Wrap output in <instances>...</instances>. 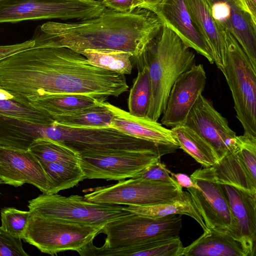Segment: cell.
<instances>
[{"instance_id":"cell-22","label":"cell","mask_w":256,"mask_h":256,"mask_svg":"<svg viewBox=\"0 0 256 256\" xmlns=\"http://www.w3.org/2000/svg\"><path fill=\"white\" fill-rule=\"evenodd\" d=\"M216 182L256 194V181L234 150L227 152L212 166Z\"/></svg>"},{"instance_id":"cell-9","label":"cell","mask_w":256,"mask_h":256,"mask_svg":"<svg viewBox=\"0 0 256 256\" xmlns=\"http://www.w3.org/2000/svg\"><path fill=\"white\" fill-rule=\"evenodd\" d=\"M186 194V191L178 184L132 178L112 185L95 188L84 198L95 203L149 206L171 204L183 198Z\"/></svg>"},{"instance_id":"cell-38","label":"cell","mask_w":256,"mask_h":256,"mask_svg":"<svg viewBox=\"0 0 256 256\" xmlns=\"http://www.w3.org/2000/svg\"><path fill=\"white\" fill-rule=\"evenodd\" d=\"M170 174L174 178L178 184L182 188L184 187L187 189L196 187V184L192 182L191 178L186 174H174L172 172Z\"/></svg>"},{"instance_id":"cell-30","label":"cell","mask_w":256,"mask_h":256,"mask_svg":"<svg viewBox=\"0 0 256 256\" xmlns=\"http://www.w3.org/2000/svg\"><path fill=\"white\" fill-rule=\"evenodd\" d=\"M92 65L123 74L132 71L131 54L114 50H86L80 53Z\"/></svg>"},{"instance_id":"cell-15","label":"cell","mask_w":256,"mask_h":256,"mask_svg":"<svg viewBox=\"0 0 256 256\" xmlns=\"http://www.w3.org/2000/svg\"><path fill=\"white\" fill-rule=\"evenodd\" d=\"M0 178L3 183L18 187L32 184L48 194L51 182L38 160L28 150L0 145Z\"/></svg>"},{"instance_id":"cell-32","label":"cell","mask_w":256,"mask_h":256,"mask_svg":"<svg viewBox=\"0 0 256 256\" xmlns=\"http://www.w3.org/2000/svg\"><path fill=\"white\" fill-rule=\"evenodd\" d=\"M30 211L5 208L0 211L1 227L14 237L23 239L28 225Z\"/></svg>"},{"instance_id":"cell-29","label":"cell","mask_w":256,"mask_h":256,"mask_svg":"<svg viewBox=\"0 0 256 256\" xmlns=\"http://www.w3.org/2000/svg\"><path fill=\"white\" fill-rule=\"evenodd\" d=\"M39 161L51 182V187L47 194H56L60 190L72 188L86 179L78 164Z\"/></svg>"},{"instance_id":"cell-8","label":"cell","mask_w":256,"mask_h":256,"mask_svg":"<svg viewBox=\"0 0 256 256\" xmlns=\"http://www.w3.org/2000/svg\"><path fill=\"white\" fill-rule=\"evenodd\" d=\"M180 214L150 218L132 214L108 222L100 231L106 236L103 248L138 245L179 236Z\"/></svg>"},{"instance_id":"cell-3","label":"cell","mask_w":256,"mask_h":256,"mask_svg":"<svg viewBox=\"0 0 256 256\" xmlns=\"http://www.w3.org/2000/svg\"><path fill=\"white\" fill-rule=\"evenodd\" d=\"M165 23L138 57L148 67L152 96L147 118L158 121L177 78L194 64L195 54Z\"/></svg>"},{"instance_id":"cell-1","label":"cell","mask_w":256,"mask_h":256,"mask_svg":"<svg viewBox=\"0 0 256 256\" xmlns=\"http://www.w3.org/2000/svg\"><path fill=\"white\" fill-rule=\"evenodd\" d=\"M0 86L28 98L75 94L99 102L128 88L124 74L94 66L64 47H32L0 60Z\"/></svg>"},{"instance_id":"cell-27","label":"cell","mask_w":256,"mask_h":256,"mask_svg":"<svg viewBox=\"0 0 256 256\" xmlns=\"http://www.w3.org/2000/svg\"><path fill=\"white\" fill-rule=\"evenodd\" d=\"M60 125L75 128H100L110 126L112 114L104 104H96L67 114L52 116Z\"/></svg>"},{"instance_id":"cell-28","label":"cell","mask_w":256,"mask_h":256,"mask_svg":"<svg viewBox=\"0 0 256 256\" xmlns=\"http://www.w3.org/2000/svg\"><path fill=\"white\" fill-rule=\"evenodd\" d=\"M134 60L136 62L138 73L128 95V112L134 116L147 118L152 96L149 72L146 66L138 58Z\"/></svg>"},{"instance_id":"cell-26","label":"cell","mask_w":256,"mask_h":256,"mask_svg":"<svg viewBox=\"0 0 256 256\" xmlns=\"http://www.w3.org/2000/svg\"><path fill=\"white\" fill-rule=\"evenodd\" d=\"M124 210L132 214L150 218H160L174 214H185L196 220L204 232L208 230L187 190L183 198L171 204L149 206L128 205Z\"/></svg>"},{"instance_id":"cell-34","label":"cell","mask_w":256,"mask_h":256,"mask_svg":"<svg viewBox=\"0 0 256 256\" xmlns=\"http://www.w3.org/2000/svg\"><path fill=\"white\" fill-rule=\"evenodd\" d=\"M166 166L160 159L152 162L133 178L160 182L166 183L178 184Z\"/></svg>"},{"instance_id":"cell-33","label":"cell","mask_w":256,"mask_h":256,"mask_svg":"<svg viewBox=\"0 0 256 256\" xmlns=\"http://www.w3.org/2000/svg\"><path fill=\"white\" fill-rule=\"evenodd\" d=\"M234 151L256 181V136L244 133L236 136Z\"/></svg>"},{"instance_id":"cell-10","label":"cell","mask_w":256,"mask_h":256,"mask_svg":"<svg viewBox=\"0 0 256 256\" xmlns=\"http://www.w3.org/2000/svg\"><path fill=\"white\" fill-rule=\"evenodd\" d=\"M196 170L190 176L196 188H187L208 229L230 234L232 218L226 197L212 166Z\"/></svg>"},{"instance_id":"cell-2","label":"cell","mask_w":256,"mask_h":256,"mask_svg":"<svg viewBox=\"0 0 256 256\" xmlns=\"http://www.w3.org/2000/svg\"><path fill=\"white\" fill-rule=\"evenodd\" d=\"M162 22L150 10L118 11L106 8L98 16L73 22H48L38 26L34 48L64 47L80 54L86 50H114L139 57L161 30Z\"/></svg>"},{"instance_id":"cell-40","label":"cell","mask_w":256,"mask_h":256,"mask_svg":"<svg viewBox=\"0 0 256 256\" xmlns=\"http://www.w3.org/2000/svg\"><path fill=\"white\" fill-rule=\"evenodd\" d=\"M2 183H3L2 180L0 178V184H2Z\"/></svg>"},{"instance_id":"cell-24","label":"cell","mask_w":256,"mask_h":256,"mask_svg":"<svg viewBox=\"0 0 256 256\" xmlns=\"http://www.w3.org/2000/svg\"><path fill=\"white\" fill-rule=\"evenodd\" d=\"M28 100L32 106L52 116L70 114L92 106L97 102L90 96L75 94H46Z\"/></svg>"},{"instance_id":"cell-16","label":"cell","mask_w":256,"mask_h":256,"mask_svg":"<svg viewBox=\"0 0 256 256\" xmlns=\"http://www.w3.org/2000/svg\"><path fill=\"white\" fill-rule=\"evenodd\" d=\"M232 218L230 235L242 244L246 256H254L256 240V194L228 184H221Z\"/></svg>"},{"instance_id":"cell-25","label":"cell","mask_w":256,"mask_h":256,"mask_svg":"<svg viewBox=\"0 0 256 256\" xmlns=\"http://www.w3.org/2000/svg\"><path fill=\"white\" fill-rule=\"evenodd\" d=\"M179 148L193 158L203 167H210L217 162L212 146L196 132L186 125L170 129Z\"/></svg>"},{"instance_id":"cell-17","label":"cell","mask_w":256,"mask_h":256,"mask_svg":"<svg viewBox=\"0 0 256 256\" xmlns=\"http://www.w3.org/2000/svg\"><path fill=\"white\" fill-rule=\"evenodd\" d=\"M190 48L214 63L212 54L198 34L188 10L185 0H162L152 10Z\"/></svg>"},{"instance_id":"cell-12","label":"cell","mask_w":256,"mask_h":256,"mask_svg":"<svg viewBox=\"0 0 256 256\" xmlns=\"http://www.w3.org/2000/svg\"><path fill=\"white\" fill-rule=\"evenodd\" d=\"M186 125L200 134L212 146L218 161L236 148V134L227 120L212 102L200 95L187 116Z\"/></svg>"},{"instance_id":"cell-6","label":"cell","mask_w":256,"mask_h":256,"mask_svg":"<svg viewBox=\"0 0 256 256\" xmlns=\"http://www.w3.org/2000/svg\"><path fill=\"white\" fill-rule=\"evenodd\" d=\"M126 206L95 203L84 196H64L42 193L28 201L29 211L49 218L104 226L110 222L132 214Z\"/></svg>"},{"instance_id":"cell-7","label":"cell","mask_w":256,"mask_h":256,"mask_svg":"<svg viewBox=\"0 0 256 256\" xmlns=\"http://www.w3.org/2000/svg\"><path fill=\"white\" fill-rule=\"evenodd\" d=\"M106 8L100 0H0V23L86 20L98 16Z\"/></svg>"},{"instance_id":"cell-18","label":"cell","mask_w":256,"mask_h":256,"mask_svg":"<svg viewBox=\"0 0 256 256\" xmlns=\"http://www.w3.org/2000/svg\"><path fill=\"white\" fill-rule=\"evenodd\" d=\"M103 104L112 114L110 127L133 137L179 148L171 130L161 123L148 118L134 116L128 112L106 102Z\"/></svg>"},{"instance_id":"cell-39","label":"cell","mask_w":256,"mask_h":256,"mask_svg":"<svg viewBox=\"0 0 256 256\" xmlns=\"http://www.w3.org/2000/svg\"><path fill=\"white\" fill-rule=\"evenodd\" d=\"M162 0H134L133 9L136 8H146L152 10Z\"/></svg>"},{"instance_id":"cell-31","label":"cell","mask_w":256,"mask_h":256,"mask_svg":"<svg viewBox=\"0 0 256 256\" xmlns=\"http://www.w3.org/2000/svg\"><path fill=\"white\" fill-rule=\"evenodd\" d=\"M28 150L39 160L78 164L80 156L65 146L48 138L34 141Z\"/></svg>"},{"instance_id":"cell-36","label":"cell","mask_w":256,"mask_h":256,"mask_svg":"<svg viewBox=\"0 0 256 256\" xmlns=\"http://www.w3.org/2000/svg\"><path fill=\"white\" fill-rule=\"evenodd\" d=\"M34 44V41L30 40L22 43L0 46V60L19 52L32 48Z\"/></svg>"},{"instance_id":"cell-13","label":"cell","mask_w":256,"mask_h":256,"mask_svg":"<svg viewBox=\"0 0 256 256\" xmlns=\"http://www.w3.org/2000/svg\"><path fill=\"white\" fill-rule=\"evenodd\" d=\"M216 24L230 32L256 68V18L244 0H206Z\"/></svg>"},{"instance_id":"cell-23","label":"cell","mask_w":256,"mask_h":256,"mask_svg":"<svg viewBox=\"0 0 256 256\" xmlns=\"http://www.w3.org/2000/svg\"><path fill=\"white\" fill-rule=\"evenodd\" d=\"M0 116L50 124L54 122L48 112L32 106L26 98L0 86Z\"/></svg>"},{"instance_id":"cell-37","label":"cell","mask_w":256,"mask_h":256,"mask_svg":"<svg viewBox=\"0 0 256 256\" xmlns=\"http://www.w3.org/2000/svg\"><path fill=\"white\" fill-rule=\"evenodd\" d=\"M134 0H104L102 2L108 8L118 11L133 10Z\"/></svg>"},{"instance_id":"cell-20","label":"cell","mask_w":256,"mask_h":256,"mask_svg":"<svg viewBox=\"0 0 256 256\" xmlns=\"http://www.w3.org/2000/svg\"><path fill=\"white\" fill-rule=\"evenodd\" d=\"M182 256H246L241 243L230 234L208 229L190 245Z\"/></svg>"},{"instance_id":"cell-21","label":"cell","mask_w":256,"mask_h":256,"mask_svg":"<svg viewBox=\"0 0 256 256\" xmlns=\"http://www.w3.org/2000/svg\"><path fill=\"white\" fill-rule=\"evenodd\" d=\"M184 246L179 236L119 248H103L94 246L93 256H182Z\"/></svg>"},{"instance_id":"cell-4","label":"cell","mask_w":256,"mask_h":256,"mask_svg":"<svg viewBox=\"0 0 256 256\" xmlns=\"http://www.w3.org/2000/svg\"><path fill=\"white\" fill-rule=\"evenodd\" d=\"M218 27L226 42L224 77L232 94L236 116L244 133L256 136V68L232 34Z\"/></svg>"},{"instance_id":"cell-11","label":"cell","mask_w":256,"mask_h":256,"mask_svg":"<svg viewBox=\"0 0 256 256\" xmlns=\"http://www.w3.org/2000/svg\"><path fill=\"white\" fill-rule=\"evenodd\" d=\"M80 156L78 164L86 179L120 180L132 178L160 154L150 152L120 151Z\"/></svg>"},{"instance_id":"cell-14","label":"cell","mask_w":256,"mask_h":256,"mask_svg":"<svg viewBox=\"0 0 256 256\" xmlns=\"http://www.w3.org/2000/svg\"><path fill=\"white\" fill-rule=\"evenodd\" d=\"M206 80L202 64H194L183 72L170 92L161 124L171 128L184 125L190 110L204 90Z\"/></svg>"},{"instance_id":"cell-41","label":"cell","mask_w":256,"mask_h":256,"mask_svg":"<svg viewBox=\"0 0 256 256\" xmlns=\"http://www.w3.org/2000/svg\"><path fill=\"white\" fill-rule=\"evenodd\" d=\"M100 0L102 1V0Z\"/></svg>"},{"instance_id":"cell-35","label":"cell","mask_w":256,"mask_h":256,"mask_svg":"<svg viewBox=\"0 0 256 256\" xmlns=\"http://www.w3.org/2000/svg\"><path fill=\"white\" fill-rule=\"evenodd\" d=\"M21 239L14 237L0 226V256H28Z\"/></svg>"},{"instance_id":"cell-19","label":"cell","mask_w":256,"mask_h":256,"mask_svg":"<svg viewBox=\"0 0 256 256\" xmlns=\"http://www.w3.org/2000/svg\"><path fill=\"white\" fill-rule=\"evenodd\" d=\"M196 29L210 50L214 62L225 76L226 48L223 34L214 20L206 0H185Z\"/></svg>"},{"instance_id":"cell-5","label":"cell","mask_w":256,"mask_h":256,"mask_svg":"<svg viewBox=\"0 0 256 256\" xmlns=\"http://www.w3.org/2000/svg\"><path fill=\"white\" fill-rule=\"evenodd\" d=\"M102 228L49 218L30 212L23 239L41 252L50 255L66 250L78 252L93 242Z\"/></svg>"}]
</instances>
